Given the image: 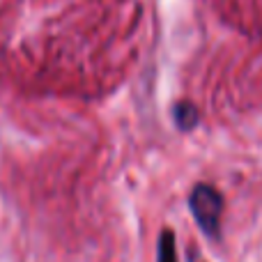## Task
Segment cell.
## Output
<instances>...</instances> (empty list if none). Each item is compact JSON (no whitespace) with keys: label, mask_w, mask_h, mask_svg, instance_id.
<instances>
[{"label":"cell","mask_w":262,"mask_h":262,"mask_svg":"<svg viewBox=\"0 0 262 262\" xmlns=\"http://www.w3.org/2000/svg\"><path fill=\"white\" fill-rule=\"evenodd\" d=\"M189 207H191L195 223L200 226V230L207 237H219L221 212H223L221 193L209 184H195L189 195Z\"/></svg>","instance_id":"1"},{"label":"cell","mask_w":262,"mask_h":262,"mask_svg":"<svg viewBox=\"0 0 262 262\" xmlns=\"http://www.w3.org/2000/svg\"><path fill=\"white\" fill-rule=\"evenodd\" d=\"M172 120H175L177 129L191 131L195 124H198L200 115H198V108H195L191 101H180V104L172 106Z\"/></svg>","instance_id":"2"},{"label":"cell","mask_w":262,"mask_h":262,"mask_svg":"<svg viewBox=\"0 0 262 262\" xmlns=\"http://www.w3.org/2000/svg\"><path fill=\"white\" fill-rule=\"evenodd\" d=\"M157 262H177L175 235H172V230H163L161 235H159V244H157Z\"/></svg>","instance_id":"3"}]
</instances>
